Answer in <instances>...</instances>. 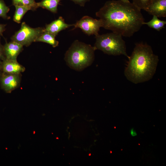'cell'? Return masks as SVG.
I'll return each mask as SVG.
<instances>
[{
    "label": "cell",
    "mask_w": 166,
    "mask_h": 166,
    "mask_svg": "<svg viewBox=\"0 0 166 166\" xmlns=\"http://www.w3.org/2000/svg\"><path fill=\"white\" fill-rule=\"evenodd\" d=\"M144 10L158 18L166 17V0H154Z\"/></svg>",
    "instance_id": "obj_8"
},
{
    "label": "cell",
    "mask_w": 166,
    "mask_h": 166,
    "mask_svg": "<svg viewBox=\"0 0 166 166\" xmlns=\"http://www.w3.org/2000/svg\"><path fill=\"white\" fill-rule=\"evenodd\" d=\"M2 72V61L0 60V75Z\"/></svg>",
    "instance_id": "obj_23"
},
{
    "label": "cell",
    "mask_w": 166,
    "mask_h": 166,
    "mask_svg": "<svg viewBox=\"0 0 166 166\" xmlns=\"http://www.w3.org/2000/svg\"><path fill=\"white\" fill-rule=\"evenodd\" d=\"M5 58L12 60H17L19 53L23 49V46L13 41L6 42L3 46Z\"/></svg>",
    "instance_id": "obj_9"
},
{
    "label": "cell",
    "mask_w": 166,
    "mask_h": 166,
    "mask_svg": "<svg viewBox=\"0 0 166 166\" xmlns=\"http://www.w3.org/2000/svg\"><path fill=\"white\" fill-rule=\"evenodd\" d=\"M154 0H132V3L141 10H145Z\"/></svg>",
    "instance_id": "obj_17"
},
{
    "label": "cell",
    "mask_w": 166,
    "mask_h": 166,
    "mask_svg": "<svg viewBox=\"0 0 166 166\" xmlns=\"http://www.w3.org/2000/svg\"><path fill=\"white\" fill-rule=\"evenodd\" d=\"M44 31V28H33L23 22L20 29L12 36L11 39L23 46H28L33 42H36Z\"/></svg>",
    "instance_id": "obj_5"
},
{
    "label": "cell",
    "mask_w": 166,
    "mask_h": 166,
    "mask_svg": "<svg viewBox=\"0 0 166 166\" xmlns=\"http://www.w3.org/2000/svg\"><path fill=\"white\" fill-rule=\"evenodd\" d=\"M73 25V24H67L65 22L64 19L61 17H60L50 23L46 25L44 29L45 31L56 37L60 31Z\"/></svg>",
    "instance_id": "obj_11"
},
{
    "label": "cell",
    "mask_w": 166,
    "mask_h": 166,
    "mask_svg": "<svg viewBox=\"0 0 166 166\" xmlns=\"http://www.w3.org/2000/svg\"><path fill=\"white\" fill-rule=\"evenodd\" d=\"M130 135L132 137L136 136L137 135V133L133 128H132L130 131Z\"/></svg>",
    "instance_id": "obj_22"
},
{
    "label": "cell",
    "mask_w": 166,
    "mask_h": 166,
    "mask_svg": "<svg viewBox=\"0 0 166 166\" xmlns=\"http://www.w3.org/2000/svg\"><path fill=\"white\" fill-rule=\"evenodd\" d=\"M128 58L124 74L128 81L136 84L148 81L153 77L159 59L151 46L143 42L136 43Z\"/></svg>",
    "instance_id": "obj_2"
},
{
    "label": "cell",
    "mask_w": 166,
    "mask_h": 166,
    "mask_svg": "<svg viewBox=\"0 0 166 166\" xmlns=\"http://www.w3.org/2000/svg\"><path fill=\"white\" fill-rule=\"evenodd\" d=\"M121 35L114 32L95 36L94 47L96 50L102 51L104 53L111 55H124L129 57L126 52L125 42Z\"/></svg>",
    "instance_id": "obj_4"
},
{
    "label": "cell",
    "mask_w": 166,
    "mask_h": 166,
    "mask_svg": "<svg viewBox=\"0 0 166 166\" xmlns=\"http://www.w3.org/2000/svg\"><path fill=\"white\" fill-rule=\"evenodd\" d=\"M96 15L101 21L102 27L127 37L139 31L144 22L141 10L129 1H108Z\"/></svg>",
    "instance_id": "obj_1"
},
{
    "label": "cell",
    "mask_w": 166,
    "mask_h": 166,
    "mask_svg": "<svg viewBox=\"0 0 166 166\" xmlns=\"http://www.w3.org/2000/svg\"><path fill=\"white\" fill-rule=\"evenodd\" d=\"M14 6H25L29 7L31 10H34L38 8L37 3L34 0H11Z\"/></svg>",
    "instance_id": "obj_16"
},
{
    "label": "cell",
    "mask_w": 166,
    "mask_h": 166,
    "mask_svg": "<svg viewBox=\"0 0 166 166\" xmlns=\"http://www.w3.org/2000/svg\"><path fill=\"white\" fill-rule=\"evenodd\" d=\"M61 0H42L37 3L39 7L45 9L50 12L56 13L57 12L58 6Z\"/></svg>",
    "instance_id": "obj_12"
},
{
    "label": "cell",
    "mask_w": 166,
    "mask_h": 166,
    "mask_svg": "<svg viewBox=\"0 0 166 166\" xmlns=\"http://www.w3.org/2000/svg\"><path fill=\"white\" fill-rule=\"evenodd\" d=\"M166 21L161 20L156 16H153L152 19L147 22H144L143 25H146L150 28L160 31L164 28Z\"/></svg>",
    "instance_id": "obj_14"
},
{
    "label": "cell",
    "mask_w": 166,
    "mask_h": 166,
    "mask_svg": "<svg viewBox=\"0 0 166 166\" xmlns=\"http://www.w3.org/2000/svg\"><path fill=\"white\" fill-rule=\"evenodd\" d=\"M95 47L78 40H75L65 54L68 65L77 71L90 66L94 59Z\"/></svg>",
    "instance_id": "obj_3"
},
{
    "label": "cell",
    "mask_w": 166,
    "mask_h": 166,
    "mask_svg": "<svg viewBox=\"0 0 166 166\" xmlns=\"http://www.w3.org/2000/svg\"><path fill=\"white\" fill-rule=\"evenodd\" d=\"M120 0L122 1L123 2H128L129 1V0Z\"/></svg>",
    "instance_id": "obj_24"
},
{
    "label": "cell",
    "mask_w": 166,
    "mask_h": 166,
    "mask_svg": "<svg viewBox=\"0 0 166 166\" xmlns=\"http://www.w3.org/2000/svg\"><path fill=\"white\" fill-rule=\"evenodd\" d=\"M9 10V7L6 6L4 1L0 0V17L4 19L9 18L7 14Z\"/></svg>",
    "instance_id": "obj_18"
},
{
    "label": "cell",
    "mask_w": 166,
    "mask_h": 166,
    "mask_svg": "<svg viewBox=\"0 0 166 166\" xmlns=\"http://www.w3.org/2000/svg\"><path fill=\"white\" fill-rule=\"evenodd\" d=\"M102 26V22L100 19L98 20L85 16L73 24L74 27L73 29L79 28L89 36L94 35L96 36L99 34L100 29Z\"/></svg>",
    "instance_id": "obj_6"
},
{
    "label": "cell",
    "mask_w": 166,
    "mask_h": 166,
    "mask_svg": "<svg viewBox=\"0 0 166 166\" xmlns=\"http://www.w3.org/2000/svg\"><path fill=\"white\" fill-rule=\"evenodd\" d=\"M74 2L75 4L79 5L81 6H84L85 3L89 0H70Z\"/></svg>",
    "instance_id": "obj_19"
},
{
    "label": "cell",
    "mask_w": 166,
    "mask_h": 166,
    "mask_svg": "<svg viewBox=\"0 0 166 166\" xmlns=\"http://www.w3.org/2000/svg\"><path fill=\"white\" fill-rule=\"evenodd\" d=\"M21 74H9L2 72L0 75V85L6 93H11L20 85Z\"/></svg>",
    "instance_id": "obj_7"
},
{
    "label": "cell",
    "mask_w": 166,
    "mask_h": 166,
    "mask_svg": "<svg viewBox=\"0 0 166 166\" xmlns=\"http://www.w3.org/2000/svg\"><path fill=\"white\" fill-rule=\"evenodd\" d=\"M55 37L53 35L45 30L36 42H45L49 44L53 47H55L59 44V42L56 40Z\"/></svg>",
    "instance_id": "obj_13"
},
{
    "label": "cell",
    "mask_w": 166,
    "mask_h": 166,
    "mask_svg": "<svg viewBox=\"0 0 166 166\" xmlns=\"http://www.w3.org/2000/svg\"><path fill=\"white\" fill-rule=\"evenodd\" d=\"M5 58L3 46L1 45L0 41V60L2 61Z\"/></svg>",
    "instance_id": "obj_20"
},
{
    "label": "cell",
    "mask_w": 166,
    "mask_h": 166,
    "mask_svg": "<svg viewBox=\"0 0 166 166\" xmlns=\"http://www.w3.org/2000/svg\"><path fill=\"white\" fill-rule=\"evenodd\" d=\"M25 68L18 63L17 60L7 59L2 61V72L9 74H21L24 72Z\"/></svg>",
    "instance_id": "obj_10"
},
{
    "label": "cell",
    "mask_w": 166,
    "mask_h": 166,
    "mask_svg": "<svg viewBox=\"0 0 166 166\" xmlns=\"http://www.w3.org/2000/svg\"><path fill=\"white\" fill-rule=\"evenodd\" d=\"M6 25L0 24V36L2 35V34L5 29Z\"/></svg>",
    "instance_id": "obj_21"
},
{
    "label": "cell",
    "mask_w": 166,
    "mask_h": 166,
    "mask_svg": "<svg viewBox=\"0 0 166 166\" xmlns=\"http://www.w3.org/2000/svg\"><path fill=\"white\" fill-rule=\"evenodd\" d=\"M15 11L13 17V20L15 22L20 23L26 13L31 10L30 8L25 6H15Z\"/></svg>",
    "instance_id": "obj_15"
}]
</instances>
